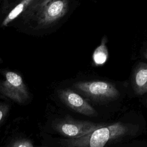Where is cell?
<instances>
[{
	"label": "cell",
	"mask_w": 147,
	"mask_h": 147,
	"mask_svg": "<svg viewBox=\"0 0 147 147\" xmlns=\"http://www.w3.org/2000/svg\"><path fill=\"white\" fill-rule=\"evenodd\" d=\"M131 131L130 125L117 122L102 126L82 137L64 140L61 142L64 147H105L108 142L123 137Z\"/></svg>",
	"instance_id": "obj_1"
},
{
	"label": "cell",
	"mask_w": 147,
	"mask_h": 147,
	"mask_svg": "<svg viewBox=\"0 0 147 147\" xmlns=\"http://www.w3.org/2000/svg\"><path fill=\"white\" fill-rule=\"evenodd\" d=\"M107 38L106 36L103 37L100 44L95 49L93 55L92 59L96 65H99L103 64L108 58V49L106 46Z\"/></svg>",
	"instance_id": "obj_8"
},
{
	"label": "cell",
	"mask_w": 147,
	"mask_h": 147,
	"mask_svg": "<svg viewBox=\"0 0 147 147\" xmlns=\"http://www.w3.org/2000/svg\"><path fill=\"white\" fill-rule=\"evenodd\" d=\"M58 95L60 99L74 111L90 117L98 115L96 111L86 99L72 90L68 88L61 89L59 90Z\"/></svg>",
	"instance_id": "obj_5"
},
{
	"label": "cell",
	"mask_w": 147,
	"mask_h": 147,
	"mask_svg": "<svg viewBox=\"0 0 147 147\" xmlns=\"http://www.w3.org/2000/svg\"><path fill=\"white\" fill-rule=\"evenodd\" d=\"M7 147H36L30 141L25 139H20L13 141Z\"/></svg>",
	"instance_id": "obj_10"
},
{
	"label": "cell",
	"mask_w": 147,
	"mask_h": 147,
	"mask_svg": "<svg viewBox=\"0 0 147 147\" xmlns=\"http://www.w3.org/2000/svg\"><path fill=\"white\" fill-rule=\"evenodd\" d=\"M74 87L86 96L96 101H111L119 96L116 87L106 81L79 82L74 84Z\"/></svg>",
	"instance_id": "obj_2"
},
{
	"label": "cell",
	"mask_w": 147,
	"mask_h": 147,
	"mask_svg": "<svg viewBox=\"0 0 147 147\" xmlns=\"http://www.w3.org/2000/svg\"><path fill=\"white\" fill-rule=\"evenodd\" d=\"M102 126V123H96L91 121L65 118L56 122L54 127L64 136L77 138L86 135Z\"/></svg>",
	"instance_id": "obj_4"
},
{
	"label": "cell",
	"mask_w": 147,
	"mask_h": 147,
	"mask_svg": "<svg viewBox=\"0 0 147 147\" xmlns=\"http://www.w3.org/2000/svg\"><path fill=\"white\" fill-rule=\"evenodd\" d=\"M68 8L66 0H54L50 2L43 11L41 22L43 24L52 23L63 16Z\"/></svg>",
	"instance_id": "obj_6"
},
{
	"label": "cell",
	"mask_w": 147,
	"mask_h": 147,
	"mask_svg": "<svg viewBox=\"0 0 147 147\" xmlns=\"http://www.w3.org/2000/svg\"><path fill=\"white\" fill-rule=\"evenodd\" d=\"M33 1V0H23L18 3L5 17L2 22V26H7L10 22L15 20Z\"/></svg>",
	"instance_id": "obj_9"
},
{
	"label": "cell",
	"mask_w": 147,
	"mask_h": 147,
	"mask_svg": "<svg viewBox=\"0 0 147 147\" xmlns=\"http://www.w3.org/2000/svg\"><path fill=\"white\" fill-rule=\"evenodd\" d=\"M131 83L137 95H141L147 92V63L141 62L135 67Z\"/></svg>",
	"instance_id": "obj_7"
},
{
	"label": "cell",
	"mask_w": 147,
	"mask_h": 147,
	"mask_svg": "<svg viewBox=\"0 0 147 147\" xmlns=\"http://www.w3.org/2000/svg\"><path fill=\"white\" fill-rule=\"evenodd\" d=\"M4 76L5 79L0 82V93L18 104H25L30 99V93L21 76L6 71Z\"/></svg>",
	"instance_id": "obj_3"
},
{
	"label": "cell",
	"mask_w": 147,
	"mask_h": 147,
	"mask_svg": "<svg viewBox=\"0 0 147 147\" xmlns=\"http://www.w3.org/2000/svg\"><path fill=\"white\" fill-rule=\"evenodd\" d=\"M9 110V106L5 103L0 102V123L3 119L6 117Z\"/></svg>",
	"instance_id": "obj_11"
},
{
	"label": "cell",
	"mask_w": 147,
	"mask_h": 147,
	"mask_svg": "<svg viewBox=\"0 0 147 147\" xmlns=\"http://www.w3.org/2000/svg\"><path fill=\"white\" fill-rule=\"evenodd\" d=\"M144 57L147 59V49L145 50V51L144 52Z\"/></svg>",
	"instance_id": "obj_12"
}]
</instances>
